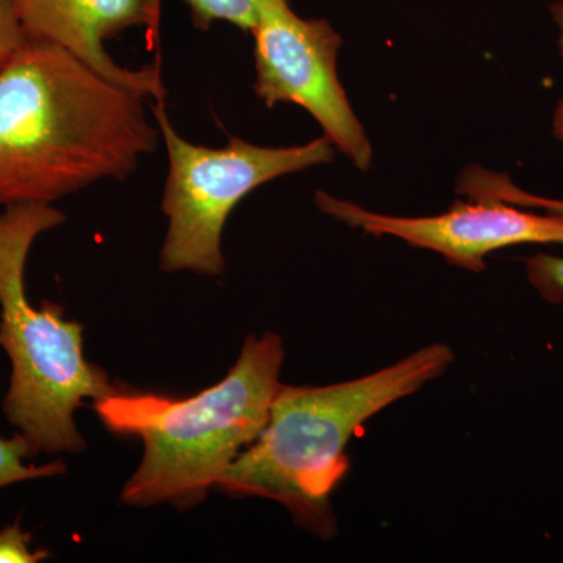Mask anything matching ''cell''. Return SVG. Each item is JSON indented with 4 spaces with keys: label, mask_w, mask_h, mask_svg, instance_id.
I'll list each match as a JSON object with an SVG mask.
<instances>
[{
    "label": "cell",
    "mask_w": 563,
    "mask_h": 563,
    "mask_svg": "<svg viewBox=\"0 0 563 563\" xmlns=\"http://www.w3.org/2000/svg\"><path fill=\"white\" fill-rule=\"evenodd\" d=\"M555 139L563 141V99L558 103L553 117ZM461 191L474 201H499L525 209H539L563 218V201L540 198L520 190L501 174L488 173L483 168H468L461 179Z\"/></svg>",
    "instance_id": "9c48e42d"
},
{
    "label": "cell",
    "mask_w": 563,
    "mask_h": 563,
    "mask_svg": "<svg viewBox=\"0 0 563 563\" xmlns=\"http://www.w3.org/2000/svg\"><path fill=\"white\" fill-rule=\"evenodd\" d=\"M284 358L277 333L250 335L228 376L190 398L118 390L92 402L110 432L143 442L122 503L136 509L201 506L268 424Z\"/></svg>",
    "instance_id": "7a4b0ae2"
},
{
    "label": "cell",
    "mask_w": 563,
    "mask_h": 563,
    "mask_svg": "<svg viewBox=\"0 0 563 563\" xmlns=\"http://www.w3.org/2000/svg\"><path fill=\"white\" fill-rule=\"evenodd\" d=\"M32 533L20 521L0 529V563H36L49 558L44 550H31Z\"/></svg>",
    "instance_id": "4fadbf2b"
},
{
    "label": "cell",
    "mask_w": 563,
    "mask_h": 563,
    "mask_svg": "<svg viewBox=\"0 0 563 563\" xmlns=\"http://www.w3.org/2000/svg\"><path fill=\"white\" fill-rule=\"evenodd\" d=\"M35 457L31 444L25 442L20 433L11 439L0 437V492L10 485L29 483V481L49 479L66 472L65 462L27 463Z\"/></svg>",
    "instance_id": "30bf717a"
},
{
    "label": "cell",
    "mask_w": 563,
    "mask_h": 563,
    "mask_svg": "<svg viewBox=\"0 0 563 563\" xmlns=\"http://www.w3.org/2000/svg\"><path fill=\"white\" fill-rule=\"evenodd\" d=\"M318 209L351 228L390 235L439 252L470 272H483L492 252L518 244H563V218L537 214L499 201L457 202L439 217L396 218L374 213L324 191L314 196Z\"/></svg>",
    "instance_id": "52a82bcc"
},
{
    "label": "cell",
    "mask_w": 563,
    "mask_h": 563,
    "mask_svg": "<svg viewBox=\"0 0 563 563\" xmlns=\"http://www.w3.org/2000/svg\"><path fill=\"white\" fill-rule=\"evenodd\" d=\"M551 16L559 29V51H561L563 57V0H555L551 5Z\"/></svg>",
    "instance_id": "9a60e30c"
},
{
    "label": "cell",
    "mask_w": 563,
    "mask_h": 563,
    "mask_svg": "<svg viewBox=\"0 0 563 563\" xmlns=\"http://www.w3.org/2000/svg\"><path fill=\"white\" fill-rule=\"evenodd\" d=\"M196 27L207 31L213 22H229L252 31L258 21L262 0H187Z\"/></svg>",
    "instance_id": "8fae6325"
},
{
    "label": "cell",
    "mask_w": 563,
    "mask_h": 563,
    "mask_svg": "<svg viewBox=\"0 0 563 563\" xmlns=\"http://www.w3.org/2000/svg\"><path fill=\"white\" fill-rule=\"evenodd\" d=\"M168 155L162 210L168 231L161 250L165 273L221 276L222 233L244 196L268 181L333 161L328 136L288 147H263L242 139L207 147L185 140L169 121L165 102H151Z\"/></svg>",
    "instance_id": "5b68a950"
},
{
    "label": "cell",
    "mask_w": 563,
    "mask_h": 563,
    "mask_svg": "<svg viewBox=\"0 0 563 563\" xmlns=\"http://www.w3.org/2000/svg\"><path fill=\"white\" fill-rule=\"evenodd\" d=\"M66 221L52 203H16L0 211V347L11 365L2 409L33 454H79L87 448L76 412L120 390L85 357L84 325L60 303L31 302L25 265L40 235Z\"/></svg>",
    "instance_id": "277c9868"
},
{
    "label": "cell",
    "mask_w": 563,
    "mask_h": 563,
    "mask_svg": "<svg viewBox=\"0 0 563 563\" xmlns=\"http://www.w3.org/2000/svg\"><path fill=\"white\" fill-rule=\"evenodd\" d=\"M146 101L69 52L27 40L0 70V207L128 179L161 140Z\"/></svg>",
    "instance_id": "6da1fadb"
},
{
    "label": "cell",
    "mask_w": 563,
    "mask_h": 563,
    "mask_svg": "<svg viewBox=\"0 0 563 563\" xmlns=\"http://www.w3.org/2000/svg\"><path fill=\"white\" fill-rule=\"evenodd\" d=\"M13 3L27 40L60 47L147 101L165 102L161 66L128 68L114 62L106 47V41L132 29L157 31L161 0H13Z\"/></svg>",
    "instance_id": "ba28073f"
},
{
    "label": "cell",
    "mask_w": 563,
    "mask_h": 563,
    "mask_svg": "<svg viewBox=\"0 0 563 563\" xmlns=\"http://www.w3.org/2000/svg\"><path fill=\"white\" fill-rule=\"evenodd\" d=\"M25 43L27 35L14 9L13 0H0V70L16 57Z\"/></svg>",
    "instance_id": "5bb4252c"
},
{
    "label": "cell",
    "mask_w": 563,
    "mask_h": 563,
    "mask_svg": "<svg viewBox=\"0 0 563 563\" xmlns=\"http://www.w3.org/2000/svg\"><path fill=\"white\" fill-rule=\"evenodd\" d=\"M454 361L446 344L421 347L388 368L324 387L282 385L266 428L214 485L232 498L282 504L296 525L331 539V496L350 468L346 444L374 415L442 376Z\"/></svg>",
    "instance_id": "3957f363"
},
{
    "label": "cell",
    "mask_w": 563,
    "mask_h": 563,
    "mask_svg": "<svg viewBox=\"0 0 563 563\" xmlns=\"http://www.w3.org/2000/svg\"><path fill=\"white\" fill-rule=\"evenodd\" d=\"M254 35V90L266 107L295 103L309 111L324 136L362 172L373 150L336 74L339 33L329 21L306 20L288 0H262Z\"/></svg>",
    "instance_id": "8992f818"
},
{
    "label": "cell",
    "mask_w": 563,
    "mask_h": 563,
    "mask_svg": "<svg viewBox=\"0 0 563 563\" xmlns=\"http://www.w3.org/2000/svg\"><path fill=\"white\" fill-rule=\"evenodd\" d=\"M526 273L543 299L550 302L563 301V257L536 255L526 262Z\"/></svg>",
    "instance_id": "7c38bea8"
}]
</instances>
